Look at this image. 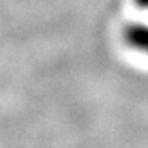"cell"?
Wrapping results in <instances>:
<instances>
[{"label": "cell", "mask_w": 148, "mask_h": 148, "mask_svg": "<svg viewBox=\"0 0 148 148\" xmlns=\"http://www.w3.org/2000/svg\"><path fill=\"white\" fill-rule=\"evenodd\" d=\"M123 41L136 52L148 55V24L132 22L123 29Z\"/></svg>", "instance_id": "cell-1"}, {"label": "cell", "mask_w": 148, "mask_h": 148, "mask_svg": "<svg viewBox=\"0 0 148 148\" xmlns=\"http://www.w3.org/2000/svg\"><path fill=\"white\" fill-rule=\"evenodd\" d=\"M134 3H136L137 8L147 10V11H148V0H134Z\"/></svg>", "instance_id": "cell-2"}]
</instances>
